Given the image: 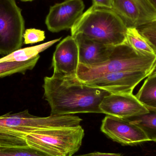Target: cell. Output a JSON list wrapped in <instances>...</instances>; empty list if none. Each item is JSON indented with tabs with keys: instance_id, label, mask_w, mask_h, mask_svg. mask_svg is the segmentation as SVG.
Here are the masks:
<instances>
[{
	"instance_id": "obj_1",
	"label": "cell",
	"mask_w": 156,
	"mask_h": 156,
	"mask_svg": "<svg viewBox=\"0 0 156 156\" xmlns=\"http://www.w3.org/2000/svg\"><path fill=\"white\" fill-rule=\"evenodd\" d=\"M44 97L51 108L50 115L101 113L100 104L110 93L90 87L76 76L44 78Z\"/></svg>"
},
{
	"instance_id": "obj_2",
	"label": "cell",
	"mask_w": 156,
	"mask_h": 156,
	"mask_svg": "<svg viewBox=\"0 0 156 156\" xmlns=\"http://www.w3.org/2000/svg\"><path fill=\"white\" fill-rule=\"evenodd\" d=\"M82 119L73 115H50L39 117L32 115L28 110L16 113L9 112L0 116V142L25 145L26 137L38 130L80 125Z\"/></svg>"
},
{
	"instance_id": "obj_3",
	"label": "cell",
	"mask_w": 156,
	"mask_h": 156,
	"mask_svg": "<svg viewBox=\"0 0 156 156\" xmlns=\"http://www.w3.org/2000/svg\"><path fill=\"white\" fill-rule=\"evenodd\" d=\"M127 28L112 9L93 5L71 29V36L80 34L95 42L115 46L126 42Z\"/></svg>"
},
{
	"instance_id": "obj_4",
	"label": "cell",
	"mask_w": 156,
	"mask_h": 156,
	"mask_svg": "<svg viewBox=\"0 0 156 156\" xmlns=\"http://www.w3.org/2000/svg\"><path fill=\"white\" fill-rule=\"evenodd\" d=\"M156 62V55H144L134 50L126 42L114 47L109 59L99 65L87 66L80 64L76 77L87 83L109 73L147 72L150 73Z\"/></svg>"
},
{
	"instance_id": "obj_5",
	"label": "cell",
	"mask_w": 156,
	"mask_h": 156,
	"mask_svg": "<svg viewBox=\"0 0 156 156\" xmlns=\"http://www.w3.org/2000/svg\"><path fill=\"white\" fill-rule=\"evenodd\" d=\"M81 125L38 130L26 137L27 145L51 156H73L79 151L84 136Z\"/></svg>"
},
{
	"instance_id": "obj_6",
	"label": "cell",
	"mask_w": 156,
	"mask_h": 156,
	"mask_svg": "<svg viewBox=\"0 0 156 156\" xmlns=\"http://www.w3.org/2000/svg\"><path fill=\"white\" fill-rule=\"evenodd\" d=\"M25 31L22 10L15 0H0V55L21 49Z\"/></svg>"
},
{
	"instance_id": "obj_7",
	"label": "cell",
	"mask_w": 156,
	"mask_h": 156,
	"mask_svg": "<svg viewBox=\"0 0 156 156\" xmlns=\"http://www.w3.org/2000/svg\"><path fill=\"white\" fill-rule=\"evenodd\" d=\"M101 130L111 140L123 146H133L150 141L140 127L127 119L106 115Z\"/></svg>"
},
{
	"instance_id": "obj_8",
	"label": "cell",
	"mask_w": 156,
	"mask_h": 156,
	"mask_svg": "<svg viewBox=\"0 0 156 156\" xmlns=\"http://www.w3.org/2000/svg\"><path fill=\"white\" fill-rule=\"evenodd\" d=\"M112 9L127 28H137L156 19V10L148 0H113Z\"/></svg>"
},
{
	"instance_id": "obj_9",
	"label": "cell",
	"mask_w": 156,
	"mask_h": 156,
	"mask_svg": "<svg viewBox=\"0 0 156 156\" xmlns=\"http://www.w3.org/2000/svg\"><path fill=\"white\" fill-rule=\"evenodd\" d=\"M99 107L101 113L122 119L149 112L133 93L110 94L102 99Z\"/></svg>"
},
{
	"instance_id": "obj_10",
	"label": "cell",
	"mask_w": 156,
	"mask_h": 156,
	"mask_svg": "<svg viewBox=\"0 0 156 156\" xmlns=\"http://www.w3.org/2000/svg\"><path fill=\"white\" fill-rule=\"evenodd\" d=\"M85 7L82 0H66L51 6L45 24L53 33L71 29L83 13Z\"/></svg>"
},
{
	"instance_id": "obj_11",
	"label": "cell",
	"mask_w": 156,
	"mask_h": 156,
	"mask_svg": "<svg viewBox=\"0 0 156 156\" xmlns=\"http://www.w3.org/2000/svg\"><path fill=\"white\" fill-rule=\"evenodd\" d=\"M147 72H119L109 73L85 83L105 90L110 94L133 93L136 86L148 77Z\"/></svg>"
},
{
	"instance_id": "obj_12",
	"label": "cell",
	"mask_w": 156,
	"mask_h": 156,
	"mask_svg": "<svg viewBox=\"0 0 156 156\" xmlns=\"http://www.w3.org/2000/svg\"><path fill=\"white\" fill-rule=\"evenodd\" d=\"M79 62V49L72 36L64 38L57 46L52 58L53 76L60 77L76 76Z\"/></svg>"
},
{
	"instance_id": "obj_13",
	"label": "cell",
	"mask_w": 156,
	"mask_h": 156,
	"mask_svg": "<svg viewBox=\"0 0 156 156\" xmlns=\"http://www.w3.org/2000/svg\"><path fill=\"white\" fill-rule=\"evenodd\" d=\"M73 37L79 47V62L84 66H94L107 61L114 47L95 42L80 34Z\"/></svg>"
},
{
	"instance_id": "obj_14",
	"label": "cell",
	"mask_w": 156,
	"mask_h": 156,
	"mask_svg": "<svg viewBox=\"0 0 156 156\" xmlns=\"http://www.w3.org/2000/svg\"><path fill=\"white\" fill-rule=\"evenodd\" d=\"M61 38L48 41L46 43L21 48L0 58V63L5 62H24L30 60L37 56L46 49L52 46L57 42H59Z\"/></svg>"
},
{
	"instance_id": "obj_15",
	"label": "cell",
	"mask_w": 156,
	"mask_h": 156,
	"mask_svg": "<svg viewBox=\"0 0 156 156\" xmlns=\"http://www.w3.org/2000/svg\"><path fill=\"white\" fill-rule=\"evenodd\" d=\"M135 95L149 111H156V76L147 77Z\"/></svg>"
},
{
	"instance_id": "obj_16",
	"label": "cell",
	"mask_w": 156,
	"mask_h": 156,
	"mask_svg": "<svg viewBox=\"0 0 156 156\" xmlns=\"http://www.w3.org/2000/svg\"><path fill=\"white\" fill-rule=\"evenodd\" d=\"M126 42L134 50L144 55H156V51L136 28H127Z\"/></svg>"
},
{
	"instance_id": "obj_17",
	"label": "cell",
	"mask_w": 156,
	"mask_h": 156,
	"mask_svg": "<svg viewBox=\"0 0 156 156\" xmlns=\"http://www.w3.org/2000/svg\"><path fill=\"white\" fill-rule=\"evenodd\" d=\"M40 58L37 56L30 60L24 62H5L0 63V78L14 75L16 73L25 74L32 70Z\"/></svg>"
},
{
	"instance_id": "obj_18",
	"label": "cell",
	"mask_w": 156,
	"mask_h": 156,
	"mask_svg": "<svg viewBox=\"0 0 156 156\" xmlns=\"http://www.w3.org/2000/svg\"><path fill=\"white\" fill-rule=\"evenodd\" d=\"M140 127L150 141L156 143V111L127 119Z\"/></svg>"
},
{
	"instance_id": "obj_19",
	"label": "cell",
	"mask_w": 156,
	"mask_h": 156,
	"mask_svg": "<svg viewBox=\"0 0 156 156\" xmlns=\"http://www.w3.org/2000/svg\"><path fill=\"white\" fill-rule=\"evenodd\" d=\"M0 156H51L27 145L11 144L0 142Z\"/></svg>"
},
{
	"instance_id": "obj_20",
	"label": "cell",
	"mask_w": 156,
	"mask_h": 156,
	"mask_svg": "<svg viewBox=\"0 0 156 156\" xmlns=\"http://www.w3.org/2000/svg\"><path fill=\"white\" fill-rule=\"evenodd\" d=\"M136 29L156 51V19Z\"/></svg>"
},
{
	"instance_id": "obj_21",
	"label": "cell",
	"mask_w": 156,
	"mask_h": 156,
	"mask_svg": "<svg viewBox=\"0 0 156 156\" xmlns=\"http://www.w3.org/2000/svg\"><path fill=\"white\" fill-rule=\"evenodd\" d=\"M23 37V43L25 44L39 43L45 38V32L36 28H28L25 31Z\"/></svg>"
},
{
	"instance_id": "obj_22",
	"label": "cell",
	"mask_w": 156,
	"mask_h": 156,
	"mask_svg": "<svg viewBox=\"0 0 156 156\" xmlns=\"http://www.w3.org/2000/svg\"><path fill=\"white\" fill-rule=\"evenodd\" d=\"M93 5L98 7L112 9L113 0H92Z\"/></svg>"
},
{
	"instance_id": "obj_23",
	"label": "cell",
	"mask_w": 156,
	"mask_h": 156,
	"mask_svg": "<svg viewBox=\"0 0 156 156\" xmlns=\"http://www.w3.org/2000/svg\"><path fill=\"white\" fill-rule=\"evenodd\" d=\"M74 156H122L121 154L119 153H105L95 152L84 154L77 155Z\"/></svg>"
},
{
	"instance_id": "obj_24",
	"label": "cell",
	"mask_w": 156,
	"mask_h": 156,
	"mask_svg": "<svg viewBox=\"0 0 156 156\" xmlns=\"http://www.w3.org/2000/svg\"><path fill=\"white\" fill-rule=\"evenodd\" d=\"M156 76V62L154 67L152 69L150 73H149L148 77Z\"/></svg>"
},
{
	"instance_id": "obj_25",
	"label": "cell",
	"mask_w": 156,
	"mask_h": 156,
	"mask_svg": "<svg viewBox=\"0 0 156 156\" xmlns=\"http://www.w3.org/2000/svg\"><path fill=\"white\" fill-rule=\"evenodd\" d=\"M148 1L156 10V0H148Z\"/></svg>"
},
{
	"instance_id": "obj_26",
	"label": "cell",
	"mask_w": 156,
	"mask_h": 156,
	"mask_svg": "<svg viewBox=\"0 0 156 156\" xmlns=\"http://www.w3.org/2000/svg\"><path fill=\"white\" fill-rule=\"evenodd\" d=\"M22 2H32V1H34V0H20Z\"/></svg>"
},
{
	"instance_id": "obj_27",
	"label": "cell",
	"mask_w": 156,
	"mask_h": 156,
	"mask_svg": "<svg viewBox=\"0 0 156 156\" xmlns=\"http://www.w3.org/2000/svg\"></svg>"
}]
</instances>
